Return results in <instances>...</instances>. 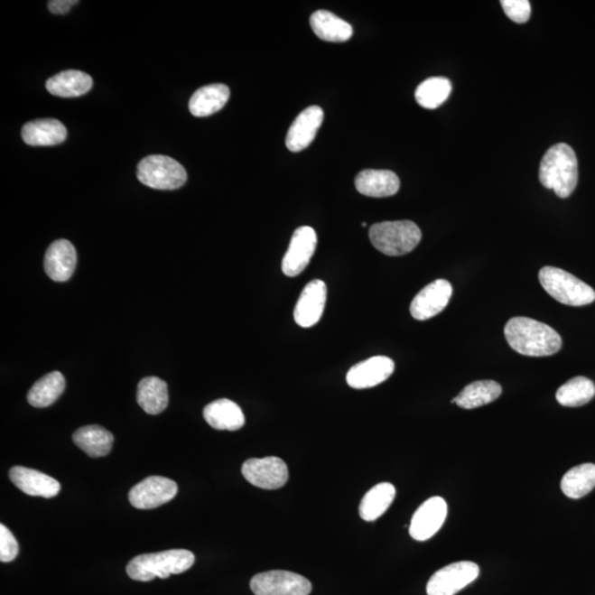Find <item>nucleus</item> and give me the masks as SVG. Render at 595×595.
I'll list each match as a JSON object with an SVG mask.
<instances>
[{
  "instance_id": "obj_1",
  "label": "nucleus",
  "mask_w": 595,
  "mask_h": 595,
  "mask_svg": "<svg viewBox=\"0 0 595 595\" xmlns=\"http://www.w3.org/2000/svg\"><path fill=\"white\" fill-rule=\"evenodd\" d=\"M504 333L509 347L526 357H550L562 347V337L552 327L526 317L509 320Z\"/></svg>"
},
{
  "instance_id": "obj_2",
  "label": "nucleus",
  "mask_w": 595,
  "mask_h": 595,
  "mask_svg": "<svg viewBox=\"0 0 595 595\" xmlns=\"http://www.w3.org/2000/svg\"><path fill=\"white\" fill-rule=\"evenodd\" d=\"M578 177V159L574 150L567 144L550 147L539 167V180L543 186L553 190L559 198L566 199L576 190Z\"/></svg>"
},
{
  "instance_id": "obj_3",
  "label": "nucleus",
  "mask_w": 595,
  "mask_h": 595,
  "mask_svg": "<svg viewBox=\"0 0 595 595\" xmlns=\"http://www.w3.org/2000/svg\"><path fill=\"white\" fill-rule=\"evenodd\" d=\"M194 562L196 557L189 550L172 549L140 554L127 564L126 572L133 580L148 582L154 578L167 579L172 574L186 572L193 566Z\"/></svg>"
},
{
  "instance_id": "obj_4",
  "label": "nucleus",
  "mask_w": 595,
  "mask_h": 595,
  "mask_svg": "<svg viewBox=\"0 0 595 595\" xmlns=\"http://www.w3.org/2000/svg\"><path fill=\"white\" fill-rule=\"evenodd\" d=\"M423 234L412 221L382 222L369 228L373 246L387 256H403L418 246Z\"/></svg>"
},
{
  "instance_id": "obj_5",
  "label": "nucleus",
  "mask_w": 595,
  "mask_h": 595,
  "mask_svg": "<svg viewBox=\"0 0 595 595\" xmlns=\"http://www.w3.org/2000/svg\"><path fill=\"white\" fill-rule=\"evenodd\" d=\"M539 282L550 296L566 306H587L595 300L594 290L566 270L544 267L539 272Z\"/></svg>"
},
{
  "instance_id": "obj_6",
  "label": "nucleus",
  "mask_w": 595,
  "mask_h": 595,
  "mask_svg": "<svg viewBox=\"0 0 595 595\" xmlns=\"http://www.w3.org/2000/svg\"><path fill=\"white\" fill-rule=\"evenodd\" d=\"M139 181L149 188L156 190H176L186 183V169L177 160L153 154L144 158L137 168Z\"/></svg>"
},
{
  "instance_id": "obj_7",
  "label": "nucleus",
  "mask_w": 595,
  "mask_h": 595,
  "mask_svg": "<svg viewBox=\"0 0 595 595\" xmlns=\"http://www.w3.org/2000/svg\"><path fill=\"white\" fill-rule=\"evenodd\" d=\"M255 595H309L312 584L298 573L273 570L256 574L251 580Z\"/></svg>"
},
{
  "instance_id": "obj_8",
  "label": "nucleus",
  "mask_w": 595,
  "mask_h": 595,
  "mask_svg": "<svg viewBox=\"0 0 595 595\" xmlns=\"http://www.w3.org/2000/svg\"><path fill=\"white\" fill-rule=\"evenodd\" d=\"M479 568L472 562H459L438 570L427 584L428 595H454L477 580Z\"/></svg>"
},
{
  "instance_id": "obj_9",
  "label": "nucleus",
  "mask_w": 595,
  "mask_h": 595,
  "mask_svg": "<svg viewBox=\"0 0 595 595\" xmlns=\"http://www.w3.org/2000/svg\"><path fill=\"white\" fill-rule=\"evenodd\" d=\"M242 473L254 487L263 489H278L289 479L287 464L277 457L249 459L243 464Z\"/></svg>"
},
{
  "instance_id": "obj_10",
  "label": "nucleus",
  "mask_w": 595,
  "mask_h": 595,
  "mask_svg": "<svg viewBox=\"0 0 595 595\" xmlns=\"http://www.w3.org/2000/svg\"><path fill=\"white\" fill-rule=\"evenodd\" d=\"M178 493V485L163 477H149L135 485L129 492V502L135 508L153 509L172 501Z\"/></svg>"
},
{
  "instance_id": "obj_11",
  "label": "nucleus",
  "mask_w": 595,
  "mask_h": 595,
  "mask_svg": "<svg viewBox=\"0 0 595 595\" xmlns=\"http://www.w3.org/2000/svg\"><path fill=\"white\" fill-rule=\"evenodd\" d=\"M317 243V233L312 228H297L283 259V273L288 277H296L302 274L311 261L314 252H316Z\"/></svg>"
},
{
  "instance_id": "obj_12",
  "label": "nucleus",
  "mask_w": 595,
  "mask_h": 595,
  "mask_svg": "<svg viewBox=\"0 0 595 595\" xmlns=\"http://www.w3.org/2000/svg\"><path fill=\"white\" fill-rule=\"evenodd\" d=\"M448 515V505L442 497H433L420 505L414 514L409 534L417 542H426L442 527Z\"/></svg>"
},
{
  "instance_id": "obj_13",
  "label": "nucleus",
  "mask_w": 595,
  "mask_h": 595,
  "mask_svg": "<svg viewBox=\"0 0 595 595\" xmlns=\"http://www.w3.org/2000/svg\"><path fill=\"white\" fill-rule=\"evenodd\" d=\"M451 296L452 286L448 280H434L414 298L410 304V313L418 321H426L442 312Z\"/></svg>"
},
{
  "instance_id": "obj_14",
  "label": "nucleus",
  "mask_w": 595,
  "mask_h": 595,
  "mask_svg": "<svg viewBox=\"0 0 595 595\" xmlns=\"http://www.w3.org/2000/svg\"><path fill=\"white\" fill-rule=\"evenodd\" d=\"M327 294V284L320 279L312 280L303 288L293 312L294 321L298 326H316L326 308Z\"/></svg>"
},
{
  "instance_id": "obj_15",
  "label": "nucleus",
  "mask_w": 595,
  "mask_h": 595,
  "mask_svg": "<svg viewBox=\"0 0 595 595\" xmlns=\"http://www.w3.org/2000/svg\"><path fill=\"white\" fill-rule=\"evenodd\" d=\"M395 371V363L387 357L367 358L349 369L347 383L355 389H367L377 386L387 381Z\"/></svg>"
},
{
  "instance_id": "obj_16",
  "label": "nucleus",
  "mask_w": 595,
  "mask_h": 595,
  "mask_svg": "<svg viewBox=\"0 0 595 595\" xmlns=\"http://www.w3.org/2000/svg\"><path fill=\"white\" fill-rule=\"evenodd\" d=\"M324 113L321 107H310L300 113L290 126L286 144L290 152H302L311 144L323 123Z\"/></svg>"
},
{
  "instance_id": "obj_17",
  "label": "nucleus",
  "mask_w": 595,
  "mask_h": 595,
  "mask_svg": "<svg viewBox=\"0 0 595 595\" xmlns=\"http://www.w3.org/2000/svg\"><path fill=\"white\" fill-rule=\"evenodd\" d=\"M77 251L73 244L67 239H59L48 248L44 256V270L53 282H68L77 267Z\"/></svg>"
},
{
  "instance_id": "obj_18",
  "label": "nucleus",
  "mask_w": 595,
  "mask_h": 595,
  "mask_svg": "<svg viewBox=\"0 0 595 595\" xmlns=\"http://www.w3.org/2000/svg\"><path fill=\"white\" fill-rule=\"evenodd\" d=\"M9 478L20 491L30 497L52 498L57 497L61 489V485L57 479L37 469L14 467L9 471Z\"/></svg>"
},
{
  "instance_id": "obj_19",
  "label": "nucleus",
  "mask_w": 595,
  "mask_h": 595,
  "mask_svg": "<svg viewBox=\"0 0 595 595\" xmlns=\"http://www.w3.org/2000/svg\"><path fill=\"white\" fill-rule=\"evenodd\" d=\"M355 187L359 193L369 198H388L398 192L399 178L389 170H363L355 178Z\"/></svg>"
},
{
  "instance_id": "obj_20",
  "label": "nucleus",
  "mask_w": 595,
  "mask_h": 595,
  "mask_svg": "<svg viewBox=\"0 0 595 595\" xmlns=\"http://www.w3.org/2000/svg\"><path fill=\"white\" fill-rule=\"evenodd\" d=\"M22 136L30 146H54L67 139L68 131L58 119H37L24 125Z\"/></svg>"
},
{
  "instance_id": "obj_21",
  "label": "nucleus",
  "mask_w": 595,
  "mask_h": 595,
  "mask_svg": "<svg viewBox=\"0 0 595 595\" xmlns=\"http://www.w3.org/2000/svg\"><path fill=\"white\" fill-rule=\"evenodd\" d=\"M203 417L209 426L217 430L237 432L245 424L243 410L229 399H218L207 404Z\"/></svg>"
},
{
  "instance_id": "obj_22",
  "label": "nucleus",
  "mask_w": 595,
  "mask_h": 595,
  "mask_svg": "<svg viewBox=\"0 0 595 595\" xmlns=\"http://www.w3.org/2000/svg\"><path fill=\"white\" fill-rule=\"evenodd\" d=\"M229 98V88L224 84H209L199 88L189 102L190 112L196 117H207L221 111Z\"/></svg>"
},
{
  "instance_id": "obj_23",
  "label": "nucleus",
  "mask_w": 595,
  "mask_h": 595,
  "mask_svg": "<svg viewBox=\"0 0 595 595\" xmlns=\"http://www.w3.org/2000/svg\"><path fill=\"white\" fill-rule=\"evenodd\" d=\"M93 87V79L88 74L68 70L49 79L46 88L49 93L59 98H79L87 94Z\"/></svg>"
},
{
  "instance_id": "obj_24",
  "label": "nucleus",
  "mask_w": 595,
  "mask_h": 595,
  "mask_svg": "<svg viewBox=\"0 0 595 595\" xmlns=\"http://www.w3.org/2000/svg\"><path fill=\"white\" fill-rule=\"evenodd\" d=\"M310 24L314 33L324 42H345L353 36L351 24L327 10L313 13Z\"/></svg>"
},
{
  "instance_id": "obj_25",
  "label": "nucleus",
  "mask_w": 595,
  "mask_h": 595,
  "mask_svg": "<svg viewBox=\"0 0 595 595\" xmlns=\"http://www.w3.org/2000/svg\"><path fill=\"white\" fill-rule=\"evenodd\" d=\"M73 442L91 458H102L111 452L114 437L101 426H87L73 433Z\"/></svg>"
},
{
  "instance_id": "obj_26",
  "label": "nucleus",
  "mask_w": 595,
  "mask_h": 595,
  "mask_svg": "<svg viewBox=\"0 0 595 595\" xmlns=\"http://www.w3.org/2000/svg\"><path fill=\"white\" fill-rule=\"evenodd\" d=\"M395 497H396V488L393 484L384 482L375 485L365 494L359 504V516L367 522L377 521L391 507Z\"/></svg>"
},
{
  "instance_id": "obj_27",
  "label": "nucleus",
  "mask_w": 595,
  "mask_h": 595,
  "mask_svg": "<svg viewBox=\"0 0 595 595\" xmlns=\"http://www.w3.org/2000/svg\"><path fill=\"white\" fill-rule=\"evenodd\" d=\"M137 403L149 414H162L169 404L167 383L156 377L143 378L138 384Z\"/></svg>"
},
{
  "instance_id": "obj_28",
  "label": "nucleus",
  "mask_w": 595,
  "mask_h": 595,
  "mask_svg": "<svg viewBox=\"0 0 595 595\" xmlns=\"http://www.w3.org/2000/svg\"><path fill=\"white\" fill-rule=\"evenodd\" d=\"M66 389V379L60 372L46 375L33 385L28 393V403L36 408L51 406Z\"/></svg>"
},
{
  "instance_id": "obj_29",
  "label": "nucleus",
  "mask_w": 595,
  "mask_h": 595,
  "mask_svg": "<svg viewBox=\"0 0 595 595\" xmlns=\"http://www.w3.org/2000/svg\"><path fill=\"white\" fill-rule=\"evenodd\" d=\"M501 385L494 381H478L465 386L456 397V404L464 409L485 406L501 396Z\"/></svg>"
},
{
  "instance_id": "obj_30",
  "label": "nucleus",
  "mask_w": 595,
  "mask_h": 595,
  "mask_svg": "<svg viewBox=\"0 0 595 595\" xmlns=\"http://www.w3.org/2000/svg\"><path fill=\"white\" fill-rule=\"evenodd\" d=\"M595 488V464L578 465L563 475L562 489L570 498L586 497Z\"/></svg>"
},
{
  "instance_id": "obj_31",
  "label": "nucleus",
  "mask_w": 595,
  "mask_h": 595,
  "mask_svg": "<svg viewBox=\"0 0 595 595\" xmlns=\"http://www.w3.org/2000/svg\"><path fill=\"white\" fill-rule=\"evenodd\" d=\"M451 91L452 84L447 78H430L419 85L414 98L420 107L436 109L447 101Z\"/></svg>"
},
{
  "instance_id": "obj_32",
  "label": "nucleus",
  "mask_w": 595,
  "mask_h": 595,
  "mask_svg": "<svg viewBox=\"0 0 595 595\" xmlns=\"http://www.w3.org/2000/svg\"><path fill=\"white\" fill-rule=\"evenodd\" d=\"M595 385L587 377H578L570 379L558 389L556 398L564 407H580L594 397Z\"/></svg>"
},
{
  "instance_id": "obj_33",
  "label": "nucleus",
  "mask_w": 595,
  "mask_h": 595,
  "mask_svg": "<svg viewBox=\"0 0 595 595\" xmlns=\"http://www.w3.org/2000/svg\"><path fill=\"white\" fill-rule=\"evenodd\" d=\"M507 16L516 23H527L532 14L530 3L527 0H503L501 2Z\"/></svg>"
},
{
  "instance_id": "obj_34",
  "label": "nucleus",
  "mask_w": 595,
  "mask_h": 595,
  "mask_svg": "<svg viewBox=\"0 0 595 595\" xmlns=\"http://www.w3.org/2000/svg\"><path fill=\"white\" fill-rule=\"evenodd\" d=\"M19 553V544L10 530L0 525V562H10L16 559Z\"/></svg>"
},
{
  "instance_id": "obj_35",
  "label": "nucleus",
  "mask_w": 595,
  "mask_h": 595,
  "mask_svg": "<svg viewBox=\"0 0 595 595\" xmlns=\"http://www.w3.org/2000/svg\"><path fill=\"white\" fill-rule=\"evenodd\" d=\"M78 3V0H51L48 3V9L54 14H64Z\"/></svg>"
},
{
  "instance_id": "obj_36",
  "label": "nucleus",
  "mask_w": 595,
  "mask_h": 595,
  "mask_svg": "<svg viewBox=\"0 0 595 595\" xmlns=\"http://www.w3.org/2000/svg\"><path fill=\"white\" fill-rule=\"evenodd\" d=\"M362 227H363V228H367V223L363 222V223H362Z\"/></svg>"
}]
</instances>
